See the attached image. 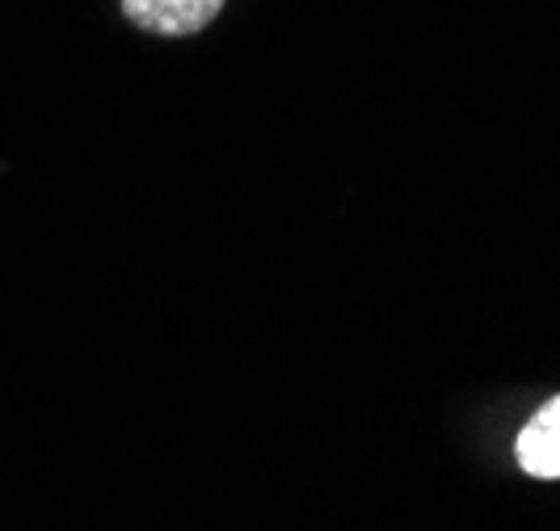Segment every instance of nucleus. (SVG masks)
I'll return each instance as SVG.
<instances>
[{
    "mask_svg": "<svg viewBox=\"0 0 560 531\" xmlns=\"http://www.w3.org/2000/svg\"><path fill=\"white\" fill-rule=\"evenodd\" d=\"M220 9L224 0H122L127 22H136L148 34H168V38L207 30L220 18Z\"/></svg>",
    "mask_w": 560,
    "mask_h": 531,
    "instance_id": "1",
    "label": "nucleus"
},
{
    "mask_svg": "<svg viewBox=\"0 0 560 531\" xmlns=\"http://www.w3.org/2000/svg\"><path fill=\"white\" fill-rule=\"evenodd\" d=\"M514 451H518V464L527 469V476L557 481L560 476V396H552V401L523 426L518 448Z\"/></svg>",
    "mask_w": 560,
    "mask_h": 531,
    "instance_id": "2",
    "label": "nucleus"
}]
</instances>
